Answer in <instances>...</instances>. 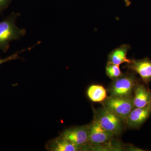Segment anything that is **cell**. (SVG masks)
Listing matches in <instances>:
<instances>
[{"label":"cell","instance_id":"52a82bcc","mask_svg":"<svg viewBox=\"0 0 151 151\" xmlns=\"http://www.w3.org/2000/svg\"><path fill=\"white\" fill-rule=\"evenodd\" d=\"M125 68L138 73L145 84L151 82V60L149 58L131 59V62L127 63Z\"/></svg>","mask_w":151,"mask_h":151},{"label":"cell","instance_id":"3957f363","mask_svg":"<svg viewBox=\"0 0 151 151\" xmlns=\"http://www.w3.org/2000/svg\"><path fill=\"white\" fill-rule=\"evenodd\" d=\"M137 85V78L134 73H123L119 78L113 80L109 88L110 97H128Z\"/></svg>","mask_w":151,"mask_h":151},{"label":"cell","instance_id":"30bf717a","mask_svg":"<svg viewBox=\"0 0 151 151\" xmlns=\"http://www.w3.org/2000/svg\"><path fill=\"white\" fill-rule=\"evenodd\" d=\"M46 149L50 151H80L78 147L60 135L50 141L47 144Z\"/></svg>","mask_w":151,"mask_h":151},{"label":"cell","instance_id":"4fadbf2b","mask_svg":"<svg viewBox=\"0 0 151 151\" xmlns=\"http://www.w3.org/2000/svg\"><path fill=\"white\" fill-rule=\"evenodd\" d=\"M119 66L120 65L107 62L105 67L106 74L113 81L119 78L123 74Z\"/></svg>","mask_w":151,"mask_h":151},{"label":"cell","instance_id":"7c38bea8","mask_svg":"<svg viewBox=\"0 0 151 151\" xmlns=\"http://www.w3.org/2000/svg\"><path fill=\"white\" fill-rule=\"evenodd\" d=\"M86 92L89 99L95 103L103 102L107 98V91L102 85H91Z\"/></svg>","mask_w":151,"mask_h":151},{"label":"cell","instance_id":"ba28073f","mask_svg":"<svg viewBox=\"0 0 151 151\" xmlns=\"http://www.w3.org/2000/svg\"><path fill=\"white\" fill-rule=\"evenodd\" d=\"M151 115V102L142 108H134L129 114L126 121L127 126L137 129L140 127Z\"/></svg>","mask_w":151,"mask_h":151},{"label":"cell","instance_id":"7a4b0ae2","mask_svg":"<svg viewBox=\"0 0 151 151\" xmlns=\"http://www.w3.org/2000/svg\"><path fill=\"white\" fill-rule=\"evenodd\" d=\"M94 116L101 126L113 137L120 135L123 131L125 122L109 109L103 107L94 110Z\"/></svg>","mask_w":151,"mask_h":151},{"label":"cell","instance_id":"6da1fadb","mask_svg":"<svg viewBox=\"0 0 151 151\" xmlns=\"http://www.w3.org/2000/svg\"><path fill=\"white\" fill-rule=\"evenodd\" d=\"M17 14H12L7 18L0 22V50L4 52L7 51L10 42L24 35L26 30L20 29L16 24Z\"/></svg>","mask_w":151,"mask_h":151},{"label":"cell","instance_id":"5b68a950","mask_svg":"<svg viewBox=\"0 0 151 151\" xmlns=\"http://www.w3.org/2000/svg\"><path fill=\"white\" fill-rule=\"evenodd\" d=\"M89 124L67 129L63 131L60 136L82 150L89 144Z\"/></svg>","mask_w":151,"mask_h":151},{"label":"cell","instance_id":"2e32d148","mask_svg":"<svg viewBox=\"0 0 151 151\" xmlns=\"http://www.w3.org/2000/svg\"><path fill=\"white\" fill-rule=\"evenodd\" d=\"M124 4H125V6L127 7L129 6L132 4V2L130 0H123Z\"/></svg>","mask_w":151,"mask_h":151},{"label":"cell","instance_id":"277c9868","mask_svg":"<svg viewBox=\"0 0 151 151\" xmlns=\"http://www.w3.org/2000/svg\"><path fill=\"white\" fill-rule=\"evenodd\" d=\"M103 107L118 115L126 123L129 114L134 108L133 97H109L103 102Z\"/></svg>","mask_w":151,"mask_h":151},{"label":"cell","instance_id":"5bb4252c","mask_svg":"<svg viewBox=\"0 0 151 151\" xmlns=\"http://www.w3.org/2000/svg\"><path fill=\"white\" fill-rule=\"evenodd\" d=\"M20 52H17L15 54H13L12 55L4 59H1V58H0V65H1L3 63H4L11 61V60H13L19 58L18 53Z\"/></svg>","mask_w":151,"mask_h":151},{"label":"cell","instance_id":"9c48e42d","mask_svg":"<svg viewBox=\"0 0 151 151\" xmlns=\"http://www.w3.org/2000/svg\"><path fill=\"white\" fill-rule=\"evenodd\" d=\"M131 49L129 44H123L111 51L108 54V62L120 65L126 63H129L131 59L127 58V53Z\"/></svg>","mask_w":151,"mask_h":151},{"label":"cell","instance_id":"8fae6325","mask_svg":"<svg viewBox=\"0 0 151 151\" xmlns=\"http://www.w3.org/2000/svg\"><path fill=\"white\" fill-rule=\"evenodd\" d=\"M135 87L133 97L134 108H142L151 102V91L142 84H138Z\"/></svg>","mask_w":151,"mask_h":151},{"label":"cell","instance_id":"9a60e30c","mask_svg":"<svg viewBox=\"0 0 151 151\" xmlns=\"http://www.w3.org/2000/svg\"><path fill=\"white\" fill-rule=\"evenodd\" d=\"M11 0H0V12H2L8 6Z\"/></svg>","mask_w":151,"mask_h":151},{"label":"cell","instance_id":"8992f818","mask_svg":"<svg viewBox=\"0 0 151 151\" xmlns=\"http://www.w3.org/2000/svg\"><path fill=\"white\" fill-rule=\"evenodd\" d=\"M113 136L106 131L94 116V119L89 124V144L100 145L108 143Z\"/></svg>","mask_w":151,"mask_h":151}]
</instances>
